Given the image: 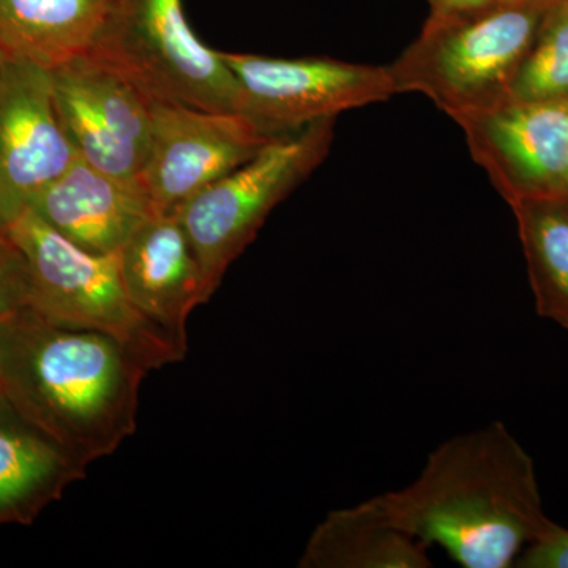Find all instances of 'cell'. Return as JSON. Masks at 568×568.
Wrapping results in <instances>:
<instances>
[{"label": "cell", "mask_w": 568, "mask_h": 568, "mask_svg": "<svg viewBox=\"0 0 568 568\" xmlns=\"http://www.w3.org/2000/svg\"><path fill=\"white\" fill-rule=\"evenodd\" d=\"M3 62H6V55H3V52L0 51V69H2Z\"/></svg>", "instance_id": "cell-23"}, {"label": "cell", "mask_w": 568, "mask_h": 568, "mask_svg": "<svg viewBox=\"0 0 568 568\" xmlns=\"http://www.w3.org/2000/svg\"><path fill=\"white\" fill-rule=\"evenodd\" d=\"M568 99V0H549L517 77L510 100Z\"/></svg>", "instance_id": "cell-18"}, {"label": "cell", "mask_w": 568, "mask_h": 568, "mask_svg": "<svg viewBox=\"0 0 568 568\" xmlns=\"http://www.w3.org/2000/svg\"><path fill=\"white\" fill-rule=\"evenodd\" d=\"M28 306V275L17 246L0 239V325Z\"/></svg>", "instance_id": "cell-19"}, {"label": "cell", "mask_w": 568, "mask_h": 568, "mask_svg": "<svg viewBox=\"0 0 568 568\" xmlns=\"http://www.w3.org/2000/svg\"><path fill=\"white\" fill-rule=\"evenodd\" d=\"M560 196L568 197V170H567L566 179H564L562 193H560Z\"/></svg>", "instance_id": "cell-22"}, {"label": "cell", "mask_w": 568, "mask_h": 568, "mask_svg": "<svg viewBox=\"0 0 568 568\" xmlns=\"http://www.w3.org/2000/svg\"><path fill=\"white\" fill-rule=\"evenodd\" d=\"M91 54L153 103L241 112L233 71L194 36L182 0H115Z\"/></svg>", "instance_id": "cell-6"}, {"label": "cell", "mask_w": 568, "mask_h": 568, "mask_svg": "<svg viewBox=\"0 0 568 568\" xmlns=\"http://www.w3.org/2000/svg\"><path fill=\"white\" fill-rule=\"evenodd\" d=\"M6 235L24 261L28 306L37 315L59 327L110 335L152 372L183 361L185 354L130 301L118 253L88 252L32 211L11 223Z\"/></svg>", "instance_id": "cell-4"}, {"label": "cell", "mask_w": 568, "mask_h": 568, "mask_svg": "<svg viewBox=\"0 0 568 568\" xmlns=\"http://www.w3.org/2000/svg\"><path fill=\"white\" fill-rule=\"evenodd\" d=\"M454 121L508 204L560 196L568 170V99L507 100Z\"/></svg>", "instance_id": "cell-10"}, {"label": "cell", "mask_w": 568, "mask_h": 568, "mask_svg": "<svg viewBox=\"0 0 568 568\" xmlns=\"http://www.w3.org/2000/svg\"><path fill=\"white\" fill-rule=\"evenodd\" d=\"M376 499L399 529L465 568L514 567L552 523L532 458L500 422L450 437L413 484Z\"/></svg>", "instance_id": "cell-1"}, {"label": "cell", "mask_w": 568, "mask_h": 568, "mask_svg": "<svg viewBox=\"0 0 568 568\" xmlns=\"http://www.w3.org/2000/svg\"><path fill=\"white\" fill-rule=\"evenodd\" d=\"M528 257L538 315L568 331V197L511 204Z\"/></svg>", "instance_id": "cell-17"}, {"label": "cell", "mask_w": 568, "mask_h": 568, "mask_svg": "<svg viewBox=\"0 0 568 568\" xmlns=\"http://www.w3.org/2000/svg\"><path fill=\"white\" fill-rule=\"evenodd\" d=\"M549 0H496L424 28L392 65L396 93L417 92L448 118L510 100Z\"/></svg>", "instance_id": "cell-3"}, {"label": "cell", "mask_w": 568, "mask_h": 568, "mask_svg": "<svg viewBox=\"0 0 568 568\" xmlns=\"http://www.w3.org/2000/svg\"><path fill=\"white\" fill-rule=\"evenodd\" d=\"M239 88L241 114L268 138L336 119L396 95L387 67L331 58L280 59L222 51Z\"/></svg>", "instance_id": "cell-7"}, {"label": "cell", "mask_w": 568, "mask_h": 568, "mask_svg": "<svg viewBox=\"0 0 568 568\" xmlns=\"http://www.w3.org/2000/svg\"><path fill=\"white\" fill-rule=\"evenodd\" d=\"M78 159L55 110L50 70L6 59L0 69V233Z\"/></svg>", "instance_id": "cell-11"}, {"label": "cell", "mask_w": 568, "mask_h": 568, "mask_svg": "<svg viewBox=\"0 0 568 568\" xmlns=\"http://www.w3.org/2000/svg\"><path fill=\"white\" fill-rule=\"evenodd\" d=\"M335 119L268 142L252 160L175 209L189 235L209 297L252 244L272 211L327 159Z\"/></svg>", "instance_id": "cell-5"}, {"label": "cell", "mask_w": 568, "mask_h": 568, "mask_svg": "<svg viewBox=\"0 0 568 568\" xmlns=\"http://www.w3.org/2000/svg\"><path fill=\"white\" fill-rule=\"evenodd\" d=\"M275 138L241 112L153 103L140 181L159 212H171L252 160Z\"/></svg>", "instance_id": "cell-8"}, {"label": "cell", "mask_w": 568, "mask_h": 568, "mask_svg": "<svg viewBox=\"0 0 568 568\" xmlns=\"http://www.w3.org/2000/svg\"><path fill=\"white\" fill-rule=\"evenodd\" d=\"M82 465L33 428L0 395V526H29L88 476Z\"/></svg>", "instance_id": "cell-14"}, {"label": "cell", "mask_w": 568, "mask_h": 568, "mask_svg": "<svg viewBox=\"0 0 568 568\" xmlns=\"http://www.w3.org/2000/svg\"><path fill=\"white\" fill-rule=\"evenodd\" d=\"M515 567L568 568V529L552 521L540 537L523 549Z\"/></svg>", "instance_id": "cell-20"}, {"label": "cell", "mask_w": 568, "mask_h": 568, "mask_svg": "<svg viewBox=\"0 0 568 568\" xmlns=\"http://www.w3.org/2000/svg\"><path fill=\"white\" fill-rule=\"evenodd\" d=\"M118 260L130 301L186 355L189 317L211 297L178 213L156 212L119 250Z\"/></svg>", "instance_id": "cell-12"}, {"label": "cell", "mask_w": 568, "mask_h": 568, "mask_svg": "<svg viewBox=\"0 0 568 568\" xmlns=\"http://www.w3.org/2000/svg\"><path fill=\"white\" fill-rule=\"evenodd\" d=\"M6 237V234L0 233V239Z\"/></svg>", "instance_id": "cell-24"}, {"label": "cell", "mask_w": 568, "mask_h": 568, "mask_svg": "<svg viewBox=\"0 0 568 568\" xmlns=\"http://www.w3.org/2000/svg\"><path fill=\"white\" fill-rule=\"evenodd\" d=\"M36 215L88 252L114 254L155 215L140 175L106 173L82 159L37 196Z\"/></svg>", "instance_id": "cell-13"}, {"label": "cell", "mask_w": 568, "mask_h": 568, "mask_svg": "<svg viewBox=\"0 0 568 568\" xmlns=\"http://www.w3.org/2000/svg\"><path fill=\"white\" fill-rule=\"evenodd\" d=\"M426 547L399 529L376 497L325 515L306 541L302 568H428Z\"/></svg>", "instance_id": "cell-16"}, {"label": "cell", "mask_w": 568, "mask_h": 568, "mask_svg": "<svg viewBox=\"0 0 568 568\" xmlns=\"http://www.w3.org/2000/svg\"><path fill=\"white\" fill-rule=\"evenodd\" d=\"M496 0H428V17H444V14L458 13L477 7L488 6Z\"/></svg>", "instance_id": "cell-21"}, {"label": "cell", "mask_w": 568, "mask_h": 568, "mask_svg": "<svg viewBox=\"0 0 568 568\" xmlns=\"http://www.w3.org/2000/svg\"><path fill=\"white\" fill-rule=\"evenodd\" d=\"M115 0H0V51L54 70L91 54Z\"/></svg>", "instance_id": "cell-15"}, {"label": "cell", "mask_w": 568, "mask_h": 568, "mask_svg": "<svg viewBox=\"0 0 568 568\" xmlns=\"http://www.w3.org/2000/svg\"><path fill=\"white\" fill-rule=\"evenodd\" d=\"M151 372L112 336L59 327L29 306L0 325V395L84 466L136 432Z\"/></svg>", "instance_id": "cell-2"}, {"label": "cell", "mask_w": 568, "mask_h": 568, "mask_svg": "<svg viewBox=\"0 0 568 568\" xmlns=\"http://www.w3.org/2000/svg\"><path fill=\"white\" fill-rule=\"evenodd\" d=\"M55 110L80 159L136 178L148 153L153 102L93 54L50 70Z\"/></svg>", "instance_id": "cell-9"}]
</instances>
